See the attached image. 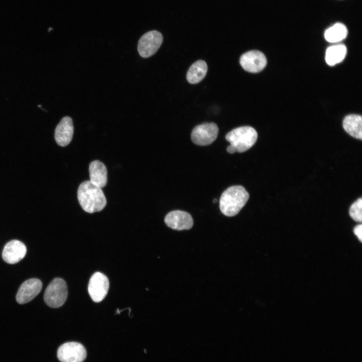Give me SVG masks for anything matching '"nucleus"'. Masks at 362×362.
<instances>
[{"mask_svg": "<svg viewBox=\"0 0 362 362\" xmlns=\"http://www.w3.org/2000/svg\"><path fill=\"white\" fill-rule=\"evenodd\" d=\"M52 29L51 28H50L49 29V30H48V31H49L50 30H52Z\"/></svg>", "mask_w": 362, "mask_h": 362, "instance_id": "5701e85b", "label": "nucleus"}, {"mask_svg": "<svg viewBox=\"0 0 362 362\" xmlns=\"http://www.w3.org/2000/svg\"><path fill=\"white\" fill-rule=\"evenodd\" d=\"M163 41L162 34L153 30L145 33L140 38L138 43V51L143 58H148L155 54Z\"/></svg>", "mask_w": 362, "mask_h": 362, "instance_id": "423d86ee", "label": "nucleus"}, {"mask_svg": "<svg viewBox=\"0 0 362 362\" xmlns=\"http://www.w3.org/2000/svg\"><path fill=\"white\" fill-rule=\"evenodd\" d=\"M42 288V282L36 278L24 282L20 286L16 295V300L20 304L27 303L35 298Z\"/></svg>", "mask_w": 362, "mask_h": 362, "instance_id": "9d476101", "label": "nucleus"}, {"mask_svg": "<svg viewBox=\"0 0 362 362\" xmlns=\"http://www.w3.org/2000/svg\"><path fill=\"white\" fill-rule=\"evenodd\" d=\"M350 217L355 221H362V198H360L350 206L349 210Z\"/></svg>", "mask_w": 362, "mask_h": 362, "instance_id": "6ab92c4d", "label": "nucleus"}, {"mask_svg": "<svg viewBox=\"0 0 362 362\" xmlns=\"http://www.w3.org/2000/svg\"><path fill=\"white\" fill-rule=\"evenodd\" d=\"M73 134V125L72 119L63 117L56 127L54 138L56 143L60 146H66L71 142Z\"/></svg>", "mask_w": 362, "mask_h": 362, "instance_id": "ddd939ff", "label": "nucleus"}, {"mask_svg": "<svg viewBox=\"0 0 362 362\" xmlns=\"http://www.w3.org/2000/svg\"><path fill=\"white\" fill-rule=\"evenodd\" d=\"M353 232L361 242L362 240V225H356L353 229Z\"/></svg>", "mask_w": 362, "mask_h": 362, "instance_id": "aec40b11", "label": "nucleus"}, {"mask_svg": "<svg viewBox=\"0 0 362 362\" xmlns=\"http://www.w3.org/2000/svg\"><path fill=\"white\" fill-rule=\"evenodd\" d=\"M217 200L216 199H215L213 200V202H214V203H216V202H217Z\"/></svg>", "mask_w": 362, "mask_h": 362, "instance_id": "4be33fe9", "label": "nucleus"}, {"mask_svg": "<svg viewBox=\"0 0 362 362\" xmlns=\"http://www.w3.org/2000/svg\"><path fill=\"white\" fill-rule=\"evenodd\" d=\"M57 356L61 362H82L86 357V351L80 343L67 342L59 346Z\"/></svg>", "mask_w": 362, "mask_h": 362, "instance_id": "39448f33", "label": "nucleus"}, {"mask_svg": "<svg viewBox=\"0 0 362 362\" xmlns=\"http://www.w3.org/2000/svg\"><path fill=\"white\" fill-rule=\"evenodd\" d=\"M164 222L168 227L176 230L190 229L194 223L191 214L180 210L169 212L165 217Z\"/></svg>", "mask_w": 362, "mask_h": 362, "instance_id": "9b49d317", "label": "nucleus"}, {"mask_svg": "<svg viewBox=\"0 0 362 362\" xmlns=\"http://www.w3.org/2000/svg\"><path fill=\"white\" fill-rule=\"evenodd\" d=\"M227 151L231 154L234 153L236 152L235 148L231 145L227 147Z\"/></svg>", "mask_w": 362, "mask_h": 362, "instance_id": "412c9836", "label": "nucleus"}, {"mask_svg": "<svg viewBox=\"0 0 362 362\" xmlns=\"http://www.w3.org/2000/svg\"><path fill=\"white\" fill-rule=\"evenodd\" d=\"M343 127L350 136L361 140L362 119L360 116L351 114L346 116L343 121Z\"/></svg>", "mask_w": 362, "mask_h": 362, "instance_id": "2eb2a0df", "label": "nucleus"}, {"mask_svg": "<svg viewBox=\"0 0 362 362\" xmlns=\"http://www.w3.org/2000/svg\"><path fill=\"white\" fill-rule=\"evenodd\" d=\"M90 181L99 188L104 187L107 183V170L104 163L99 160L90 162L89 166Z\"/></svg>", "mask_w": 362, "mask_h": 362, "instance_id": "4468645a", "label": "nucleus"}, {"mask_svg": "<svg viewBox=\"0 0 362 362\" xmlns=\"http://www.w3.org/2000/svg\"><path fill=\"white\" fill-rule=\"evenodd\" d=\"M68 290L66 282L61 278L53 279L46 288L44 294L45 303L51 308L62 306L66 300Z\"/></svg>", "mask_w": 362, "mask_h": 362, "instance_id": "20e7f679", "label": "nucleus"}, {"mask_svg": "<svg viewBox=\"0 0 362 362\" xmlns=\"http://www.w3.org/2000/svg\"><path fill=\"white\" fill-rule=\"evenodd\" d=\"M249 198V194L243 187H230L222 193L220 197V211L226 216H235L246 204Z\"/></svg>", "mask_w": 362, "mask_h": 362, "instance_id": "f03ea898", "label": "nucleus"}, {"mask_svg": "<svg viewBox=\"0 0 362 362\" xmlns=\"http://www.w3.org/2000/svg\"><path fill=\"white\" fill-rule=\"evenodd\" d=\"M256 131L250 126H242L228 132L225 138L236 152H243L253 146L257 139Z\"/></svg>", "mask_w": 362, "mask_h": 362, "instance_id": "7ed1b4c3", "label": "nucleus"}, {"mask_svg": "<svg viewBox=\"0 0 362 362\" xmlns=\"http://www.w3.org/2000/svg\"><path fill=\"white\" fill-rule=\"evenodd\" d=\"M26 252V247L22 242L12 240L5 245L2 252V257L7 263L15 264L20 261L25 257Z\"/></svg>", "mask_w": 362, "mask_h": 362, "instance_id": "f8f14e48", "label": "nucleus"}, {"mask_svg": "<svg viewBox=\"0 0 362 362\" xmlns=\"http://www.w3.org/2000/svg\"><path fill=\"white\" fill-rule=\"evenodd\" d=\"M77 198L82 209L89 213L102 211L107 204L101 188L94 185L90 180L84 181L79 185Z\"/></svg>", "mask_w": 362, "mask_h": 362, "instance_id": "f257e3e1", "label": "nucleus"}, {"mask_svg": "<svg viewBox=\"0 0 362 362\" xmlns=\"http://www.w3.org/2000/svg\"><path fill=\"white\" fill-rule=\"evenodd\" d=\"M218 131V127L215 123H204L193 129L191 139L193 142L198 145H210L216 139Z\"/></svg>", "mask_w": 362, "mask_h": 362, "instance_id": "0eeeda50", "label": "nucleus"}, {"mask_svg": "<svg viewBox=\"0 0 362 362\" xmlns=\"http://www.w3.org/2000/svg\"><path fill=\"white\" fill-rule=\"evenodd\" d=\"M346 52V47L343 44H337L329 47L325 53V60L327 64L330 66H333L341 62L344 59Z\"/></svg>", "mask_w": 362, "mask_h": 362, "instance_id": "f3484780", "label": "nucleus"}, {"mask_svg": "<svg viewBox=\"0 0 362 362\" xmlns=\"http://www.w3.org/2000/svg\"><path fill=\"white\" fill-rule=\"evenodd\" d=\"M239 62L246 71L257 73L265 67L267 60L262 52L258 50H251L243 54L240 58Z\"/></svg>", "mask_w": 362, "mask_h": 362, "instance_id": "1a4fd4ad", "label": "nucleus"}, {"mask_svg": "<svg viewBox=\"0 0 362 362\" xmlns=\"http://www.w3.org/2000/svg\"><path fill=\"white\" fill-rule=\"evenodd\" d=\"M347 34L346 26L342 23H337L325 31L324 37L329 42L336 43L344 39Z\"/></svg>", "mask_w": 362, "mask_h": 362, "instance_id": "a211bd4d", "label": "nucleus"}, {"mask_svg": "<svg viewBox=\"0 0 362 362\" xmlns=\"http://www.w3.org/2000/svg\"><path fill=\"white\" fill-rule=\"evenodd\" d=\"M109 289V280L104 274L96 272L93 275L89 281L88 292L94 302H101L106 296Z\"/></svg>", "mask_w": 362, "mask_h": 362, "instance_id": "6e6552de", "label": "nucleus"}, {"mask_svg": "<svg viewBox=\"0 0 362 362\" xmlns=\"http://www.w3.org/2000/svg\"><path fill=\"white\" fill-rule=\"evenodd\" d=\"M208 66L205 61L199 60L194 63L189 68L187 79L191 84H196L200 82L206 76Z\"/></svg>", "mask_w": 362, "mask_h": 362, "instance_id": "dca6fc26", "label": "nucleus"}]
</instances>
